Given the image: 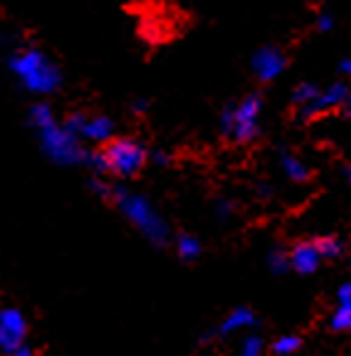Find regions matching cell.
I'll list each match as a JSON object with an SVG mask.
<instances>
[{
	"label": "cell",
	"mask_w": 351,
	"mask_h": 356,
	"mask_svg": "<svg viewBox=\"0 0 351 356\" xmlns=\"http://www.w3.org/2000/svg\"><path fill=\"white\" fill-rule=\"evenodd\" d=\"M262 109H264V95L250 92L245 99H240L233 109V131L230 141L238 145H250L262 136Z\"/></svg>",
	"instance_id": "5b68a950"
},
{
	"label": "cell",
	"mask_w": 351,
	"mask_h": 356,
	"mask_svg": "<svg viewBox=\"0 0 351 356\" xmlns=\"http://www.w3.org/2000/svg\"><path fill=\"white\" fill-rule=\"evenodd\" d=\"M259 318H257V313H254L252 308H247V305H238V308H233L228 315L223 318V323L218 325L215 330H211V337H218V339H223V337H230L233 332H240V330H254V327H259Z\"/></svg>",
	"instance_id": "9c48e42d"
},
{
	"label": "cell",
	"mask_w": 351,
	"mask_h": 356,
	"mask_svg": "<svg viewBox=\"0 0 351 356\" xmlns=\"http://www.w3.org/2000/svg\"><path fill=\"white\" fill-rule=\"evenodd\" d=\"M88 187H90V192H92L95 197H99V199H112V184L104 182L102 177H90Z\"/></svg>",
	"instance_id": "44dd1931"
},
{
	"label": "cell",
	"mask_w": 351,
	"mask_h": 356,
	"mask_svg": "<svg viewBox=\"0 0 351 356\" xmlns=\"http://www.w3.org/2000/svg\"><path fill=\"white\" fill-rule=\"evenodd\" d=\"M148 153L150 150L136 138H112L102 150L107 172L117 177H133L140 172L148 163Z\"/></svg>",
	"instance_id": "277c9868"
},
{
	"label": "cell",
	"mask_w": 351,
	"mask_h": 356,
	"mask_svg": "<svg viewBox=\"0 0 351 356\" xmlns=\"http://www.w3.org/2000/svg\"><path fill=\"white\" fill-rule=\"evenodd\" d=\"M288 262H291V269L300 274V277H308V274H315L320 269V254L318 250L313 248L310 240H300L295 243L293 248L288 250Z\"/></svg>",
	"instance_id": "30bf717a"
},
{
	"label": "cell",
	"mask_w": 351,
	"mask_h": 356,
	"mask_svg": "<svg viewBox=\"0 0 351 356\" xmlns=\"http://www.w3.org/2000/svg\"><path fill=\"white\" fill-rule=\"evenodd\" d=\"M329 327H332L334 332H344V330L351 327V308L349 305H337V310H334L332 318H329Z\"/></svg>",
	"instance_id": "d6986e66"
},
{
	"label": "cell",
	"mask_w": 351,
	"mask_h": 356,
	"mask_svg": "<svg viewBox=\"0 0 351 356\" xmlns=\"http://www.w3.org/2000/svg\"><path fill=\"white\" fill-rule=\"evenodd\" d=\"M150 109V99L148 97H138V99H133V104H131V112L133 114H145Z\"/></svg>",
	"instance_id": "4316f807"
},
{
	"label": "cell",
	"mask_w": 351,
	"mask_h": 356,
	"mask_svg": "<svg viewBox=\"0 0 351 356\" xmlns=\"http://www.w3.org/2000/svg\"><path fill=\"white\" fill-rule=\"evenodd\" d=\"M337 303L339 305H349V308H351V284H342L337 289Z\"/></svg>",
	"instance_id": "484cf974"
},
{
	"label": "cell",
	"mask_w": 351,
	"mask_h": 356,
	"mask_svg": "<svg viewBox=\"0 0 351 356\" xmlns=\"http://www.w3.org/2000/svg\"><path fill=\"white\" fill-rule=\"evenodd\" d=\"M233 213H235V204H233V199H228V197H218L213 202V216L220 220V223H228L230 218H233Z\"/></svg>",
	"instance_id": "ffe728a7"
},
{
	"label": "cell",
	"mask_w": 351,
	"mask_h": 356,
	"mask_svg": "<svg viewBox=\"0 0 351 356\" xmlns=\"http://www.w3.org/2000/svg\"><path fill=\"white\" fill-rule=\"evenodd\" d=\"M320 95V88L318 85H313V83H300V85H295V90L291 92V102L295 104V107H305V104H310L315 97Z\"/></svg>",
	"instance_id": "e0dca14e"
},
{
	"label": "cell",
	"mask_w": 351,
	"mask_h": 356,
	"mask_svg": "<svg viewBox=\"0 0 351 356\" xmlns=\"http://www.w3.org/2000/svg\"><path fill=\"white\" fill-rule=\"evenodd\" d=\"M13 356H37V352H34V349L29 347V344H22V347H19Z\"/></svg>",
	"instance_id": "f1b7e54d"
},
{
	"label": "cell",
	"mask_w": 351,
	"mask_h": 356,
	"mask_svg": "<svg viewBox=\"0 0 351 356\" xmlns=\"http://www.w3.org/2000/svg\"><path fill=\"white\" fill-rule=\"evenodd\" d=\"M254 194H257L259 199H264V202H267V199H274L277 189H274L272 184H267V182H257V184H254Z\"/></svg>",
	"instance_id": "cb8c5ba5"
},
{
	"label": "cell",
	"mask_w": 351,
	"mask_h": 356,
	"mask_svg": "<svg viewBox=\"0 0 351 356\" xmlns=\"http://www.w3.org/2000/svg\"><path fill=\"white\" fill-rule=\"evenodd\" d=\"M233 109H235L233 102H228L220 109V134L225 138H230V131H233Z\"/></svg>",
	"instance_id": "7402d4cb"
},
{
	"label": "cell",
	"mask_w": 351,
	"mask_h": 356,
	"mask_svg": "<svg viewBox=\"0 0 351 356\" xmlns=\"http://www.w3.org/2000/svg\"><path fill=\"white\" fill-rule=\"evenodd\" d=\"M332 27H334L332 13H320L318 15V22H315V29H318V32H329Z\"/></svg>",
	"instance_id": "603a6c76"
},
{
	"label": "cell",
	"mask_w": 351,
	"mask_h": 356,
	"mask_svg": "<svg viewBox=\"0 0 351 356\" xmlns=\"http://www.w3.org/2000/svg\"><path fill=\"white\" fill-rule=\"evenodd\" d=\"M8 71L29 95H51L63 85V73L42 49L27 47L8 54Z\"/></svg>",
	"instance_id": "7a4b0ae2"
},
{
	"label": "cell",
	"mask_w": 351,
	"mask_h": 356,
	"mask_svg": "<svg viewBox=\"0 0 351 356\" xmlns=\"http://www.w3.org/2000/svg\"><path fill=\"white\" fill-rule=\"evenodd\" d=\"M267 267L272 274H277V277H284L286 272L291 269V262H288V248H284V245H272L267 252Z\"/></svg>",
	"instance_id": "9a60e30c"
},
{
	"label": "cell",
	"mask_w": 351,
	"mask_h": 356,
	"mask_svg": "<svg viewBox=\"0 0 351 356\" xmlns=\"http://www.w3.org/2000/svg\"><path fill=\"white\" fill-rule=\"evenodd\" d=\"M337 73H339V75H349V73H351V61H349L347 56H344L342 61H339V66H337Z\"/></svg>",
	"instance_id": "83f0119b"
},
{
	"label": "cell",
	"mask_w": 351,
	"mask_h": 356,
	"mask_svg": "<svg viewBox=\"0 0 351 356\" xmlns=\"http://www.w3.org/2000/svg\"><path fill=\"white\" fill-rule=\"evenodd\" d=\"M148 160H153L158 168H168V165L172 163L170 153H165V150H153V153H148Z\"/></svg>",
	"instance_id": "d4e9b609"
},
{
	"label": "cell",
	"mask_w": 351,
	"mask_h": 356,
	"mask_svg": "<svg viewBox=\"0 0 351 356\" xmlns=\"http://www.w3.org/2000/svg\"><path fill=\"white\" fill-rule=\"evenodd\" d=\"M286 66H288V56H286L279 47H274V44L259 47L257 51L252 54V58H250V68H252V73L257 75V80H262V83L277 80L279 75L286 71Z\"/></svg>",
	"instance_id": "ba28073f"
},
{
	"label": "cell",
	"mask_w": 351,
	"mask_h": 356,
	"mask_svg": "<svg viewBox=\"0 0 351 356\" xmlns=\"http://www.w3.org/2000/svg\"><path fill=\"white\" fill-rule=\"evenodd\" d=\"M174 250H177V257L182 259V262H194V259L202 254V243H199V238H194V235L179 233L177 240H174Z\"/></svg>",
	"instance_id": "5bb4252c"
},
{
	"label": "cell",
	"mask_w": 351,
	"mask_h": 356,
	"mask_svg": "<svg viewBox=\"0 0 351 356\" xmlns=\"http://www.w3.org/2000/svg\"><path fill=\"white\" fill-rule=\"evenodd\" d=\"M112 202L153 248H168L172 240V228L143 194L131 192L122 184H112Z\"/></svg>",
	"instance_id": "3957f363"
},
{
	"label": "cell",
	"mask_w": 351,
	"mask_h": 356,
	"mask_svg": "<svg viewBox=\"0 0 351 356\" xmlns=\"http://www.w3.org/2000/svg\"><path fill=\"white\" fill-rule=\"evenodd\" d=\"M279 165L291 182H298V184L310 182V168L298 158V155H293L288 148H284V145L279 148Z\"/></svg>",
	"instance_id": "7c38bea8"
},
{
	"label": "cell",
	"mask_w": 351,
	"mask_h": 356,
	"mask_svg": "<svg viewBox=\"0 0 351 356\" xmlns=\"http://www.w3.org/2000/svg\"><path fill=\"white\" fill-rule=\"evenodd\" d=\"M112 136H114V122L107 114H97V117L85 119L78 138H85V141H92V143H109Z\"/></svg>",
	"instance_id": "8fae6325"
},
{
	"label": "cell",
	"mask_w": 351,
	"mask_h": 356,
	"mask_svg": "<svg viewBox=\"0 0 351 356\" xmlns=\"http://www.w3.org/2000/svg\"><path fill=\"white\" fill-rule=\"evenodd\" d=\"M303 349V339L298 334H284V337L274 339L272 344V354L274 356H293Z\"/></svg>",
	"instance_id": "2e32d148"
},
{
	"label": "cell",
	"mask_w": 351,
	"mask_h": 356,
	"mask_svg": "<svg viewBox=\"0 0 351 356\" xmlns=\"http://www.w3.org/2000/svg\"><path fill=\"white\" fill-rule=\"evenodd\" d=\"M264 354H267V344H264V339L259 337V334L252 332L243 339L238 356H264Z\"/></svg>",
	"instance_id": "ac0fdd59"
},
{
	"label": "cell",
	"mask_w": 351,
	"mask_h": 356,
	"mask_svg": "<svg viewBox=\"0 0 351 356\" xmlns=\"http://www.w3.org/2000/svg\"><path fill=\"white\" fill-rule=\"evenodd\" d=\"M310 243L318 250L320 259H342L347 254V243L339 235H320Z\"/></svg>",
	"instance_id": "4fadbf2b"
},
{
	"label": "cell",
	"mask_w": 351,
	"mask_h": 356,
	"mask_svg": "<svg viewBox=\"0 0 351 356\" xmlns=\"http://www.w3.org/2000/svg\"><path fill=\"white\" fill-rule=\"evenodd\" d=\"M29 325L19 308H0V354L13 356L27 344Z\"/></svg>",
	"instance_id": "52a82bcc"
},
{
	"label": "cell",
	"mask_w": 351,
	"mask_h": 356,
	"mask_svg": "<svg viewBox=\"0 0 351 356\" xmlns=\"http://www.w3.org/2000/svg\"><path fill=\"white\" fill-rule=\"evenodd\" d=\"M329 109H342L344 117H349L351 114V90H349L347 83H342V80L332 83L327 90H320V95L313 99V102L305 104V107H300L298 109V122L308 124V122H313V119H318L320 114L329 112Z\"/></svg>",
	"instance_id": "8992f818"
},
{
	"label": "cell",
	"mask_w": 351,
	"mask_h": 356,
	"mask_svg": "<svg viewBox=\"0 0 351 356\" xmlns=\"http://www.w3.org/2000/svg\"><path fill=\"white\" fill-rule=\"evenodd\" d=\"M27 124L37 131L39 145H42L44 155H47L51 163L63 165V168L85 165L88 148H83L80 138L68 134L66 129L56 122V114H54L51 104H47V102L32 104L27 112Z\"/></svg>",
	"instance_id": "6da1fadb"
}]
</instances>
